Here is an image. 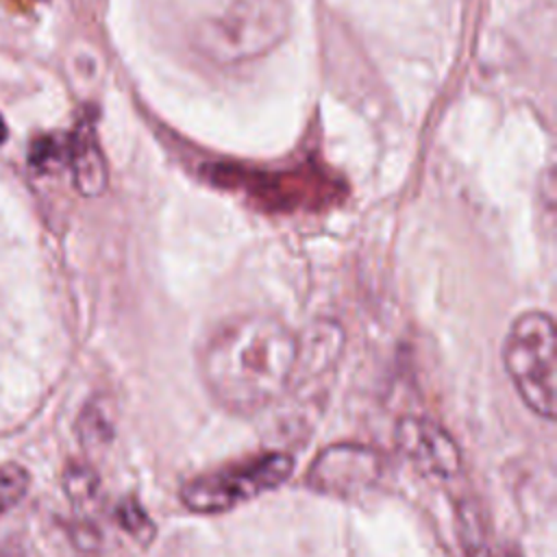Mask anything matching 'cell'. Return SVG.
I'll return each instance as SVG.
<instances>
[{"label":"cell","mask_w":557,"mask_h":557,"mask_svg":"<svg viewBox=\"0 0 557 557\" xmlns=\"http://www.w3.org/2000/svg\"><path fill=\"white\" fill-rule=\"evenodd\" d=\"M296 359L298 335L281 318L237 313L209 333L198 370L222 409L252 416L289 392Z\"/></svg>","instance_id":"6da1fadb"},{"label":"cell","mask_w":557,"mask_h":557,"mask_svg":"<svg viewBox=\"0 0 557 557\" xmlns=\"http://www.w3.org/2000/svg\"><path fill=\"white\" fill-rule=\"evenodd\" d=\"M289 30L285 0H228L196 33V46L213 63L237 65L270 52Z\"/></svg>","instance_id":"7a4b0ae2"},{"label":"cell","mask_w":557,"mask_h":557,"mask_svg":"<svg viewBox=\"0 0 557 557\" xmlns=\"http://www.w3.org/2000/svg\"><path fill=\"white\" fill-rule=\"evenodd\" d=\"M505 370L522 403L540 418H555V322L529 309L511 322L503 342Z\"/></svg>","instance_id":"3957f363"},{"label":"cell","mask_w":557,"mask_h":557,"mask_svg":"<svg viewBox=\"0 0 557 557\" xmlns=\"http://www.w3.org/2000/svg\"><path fill=\"white\" fill-rule=\"evenodd\" d=\"M292 455L278 450L257 453L185 481L181 500L194 513H224L276 490L292 476Z\"/></svg>","instance_id":"277c9868"},{"label":"cell","mask_w":557,"mask_h":557,"mask_svg":"<svg viewBox=\"0 0 557 557\" xmlns=\"http://www.w3.org/2000/svg\"><path fill=\"white\" fill-rule=\"evenodd\" d=\"M383 476V457L379 450L357 442L331 444L313 459L305 474L309 490L350 498L372 490Z\"/></svg>","instance_id":"5b68a950"},{"label":"cell","mask_w":557,"mask_h":557,"mask_svg":"<svg viewBox=\"0 0 557 557\" xmlns=\"http://www.w3.org/2000/svg\"><path fill=\"white\" fill-rule=\"evenodd\" d=\"M400 455L422 474L450 479L461 470V450L453 435L422 416H407L394 433Z\"/></svg>","instance_id":"8992f818"},{"label":"cell","mask_w":557,"mask_h":557,"mask_svg":"<svg viewBox=\"0 0 557 557\" xmlns=\"http://www.w3.org/2000/svg\"><path fill=\"white\" fill-rule=\"evenodd\" d=\"M63 150L70 157L74 183L85 196H98L107 185V170L89 126H81L74 135L63 139Z\"/></svg>","instance_id":"52a82bcc"},{"label":"cell","mask_w":557,"mask_h":557,"mask_svg":"<svg viewBox=\"0 0 557 557\" xmlns=\"http://www.w3.org/2000/svg\"><path fill=\"white\" fill-rule=\"evenodd\" d=\"M28 470L20 463H2L0 466V513L15 507L28 492Z\"/></svg>","instance_id":"ba28073f"},{"label":"cell","mask_w":557,"mask_h":557,"mask_svg":"<svg viewBox=\"0 0 557 557\" xmlns=\"http://www.w3.org/2000/svg\"><path fill=\"white\" fill-rule=\"evenodd\" d=\"M115 516H117V522H120L133 537L141 540V542H150V540H152V535H154V524H152V520L146 516V511L141 509V505H139L137 500H133V498L122 500V503L117 505Z\"/></svg>","instance_id":"9c48e42d"},{"label":"cell","mask_w":557,"mask_h":557,"mask_svg":"<svg viewBox=\"0 0 557 557\" xmlns=\"http://www.w3.org/2000/svg\"><path fill=\"white\" fill-rule=\"evenodd\" d=\"M63 485H65L67 496L74 503H85V500H89L96 494L98 479L91 472V468H87V466H72V468H67V472L63 476Z\"/></svg>","instance_id":"30bf717a"},{"label":"cell","mask_w":557,"mask_h":557,"mask_svg":"<svg viewBox=\"0 0 557 557\" xmlns=\"http://www.w3.org/2000/svg\"><path fill=\"white\" fill-rule=\"evenodd\" d=\"M81 437L87 444H102L104 440L111 437V422L104 416L100 405H89L85 407L83 416H81Z\"/></svg>","instance_id":"8fae6325"},{"label":"cell","mask_w":557,"mask_h":557,"mask_svg":"<svg viewBox=\"0 0 557 557\" xmlns=\"http://www.w3.org/2000/svg\"><path fill=\"white\" fill-rule=\"evenodd\" d=\"M7 137H9V128H7V124H4V120L0 115V146L7 141Z\"/></svg>","instance_id":"7c38bea8"}]
</instances>
